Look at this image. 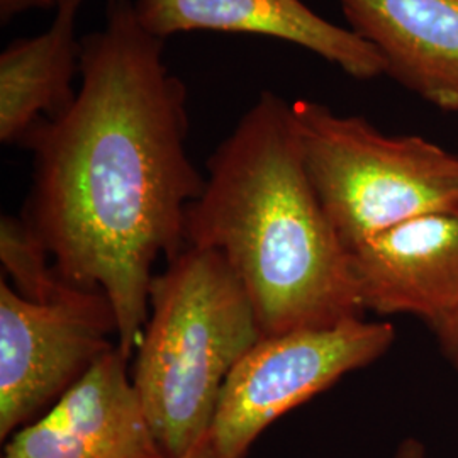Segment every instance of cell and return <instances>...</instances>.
I'll use <instances>...</instances> for the list:
<instances>
[{
  "instance_id": "cell-2",
  "label": "cell",
  "mask_w": 458,
  "mask_h": 458,
  "mask_svg": "<svg viewBox=\"0 0 458 458\" xmlns=\"http://www.w3.org/2000/svg\"><path fill=\"white\" fill-rule=\"evenodd\" d=\"M206 168L185 217V245L226 260L263 336L365 318L350 250L302 164L291 104L262 92Z\"/></svg>"
},
{
  "instance_id": "cell-15",
  "label": "cell",
  "mask_w": 458,
  "mask_h": 458,
  "mask_svg": "<svg viewBox=\"0 0 458 458\" xmlns=\"http://www.w3.org/2000/svg\"><path fill=\"white\" fill-rule=\"evenodd\" d=\"M393 458H426V446L414 437L404 438L394 452Z\"/></svg>"
},
{
  "instance_id": "cell-1",
  "label": "cell",
  "mask_w": 458,
  "mask_h": 458,
  "mask_svg": "<svg viewBox=\"0 0 458 458\" xmlns=\"http://www.w3.org/2000/svg\"><path fill=\"white\" fill-rule=\"evenodd\" d=\"M134 0H107L82 39L81 89L64 114L21 143L33 183L21 219L65 284L107 295L130 359L149 314L157 260L185 248V217L206 185L187 155V87Z\"/></svg>"
},
{
  "instance_id": "cell-5",
  "label": "cell",
  "mask_w": 458,
  "mask_h": 458,
  "mask_svg": "<svg viewBox=\"0 0 458 458\" xmlns=\"http://www.w3.org/2000/svg\"><path fill=\"white\" fill-rule=\"evenodd\" d=\"M117 348L107 295L64 284L30 301L0 280V440L53 408Z\"/></svg>"
},
{
  "instance_id": "cell-3",
  "label": "cell",
  "mask_w": 458,
  "mask_h": 458,
  "mask_svg": "<svg viewBox=\"0 0 458 458\" xmlns=\"http://www.w3.org/2000/svg\"><path fill=\"white\" fill-rule=\"evenodd\" d=\"M263 338L240 278L214 250L185 246L155 276L131 380L166 458L211 429L233 369Z\"/></svg>"
},
{
  "instance_id": "cell-12",
  "label": "cell",
  "mask_w": 458,
  "mask_h": 458,
  "mask_svg": "<svg viewBox=\"0 0 458 458\" xmlns=\"http://www.w3.org/2000/svg\"><path fill=\"white\" fill-rule=\"evenodd\" d=\"M0 259L7 277L13 280L9 284L30 301H48L65 284L56 276L45 246L21 217H2Z\"/></svg>"
},
{
  "instance_id": "cell-8",
  "label": "cell",
  "mask_w": 458,
  "mask_h": 458,
  "mask_svg": "<svg viewBox=\"0 0 458 458\" xmlns=\"http://www.w3.org/2000/svg\"><path fill=\"white\" fill-rule=\"evenodd\" d=\"M117 346L33 423L4 445L2 458H166Z\"/></svg>"
},
{
  "instance_id": "cell-11",
  "label": "cell",
  "mask_w": 458,
  "mask_h": 458,
  "mask_svg": "<svg viewBox=\"0 0 458 458\" xmlns=\"http://www.w3.org/2000/svg\"><path fill=\"white\" fill-rule=\"evenodd\" d=\"M83 0H62L45 33L11 43L0 55V141L21 145L43 119H55L75 102L82 41L77 19Z\"/></svg>"
},
{
  "instance_id": "cell-14",
  "label": "cell",
  "mask_w": 458,
  "mask_h": 458,
  "mask_svg": "<svg viewBox=\"0 0 458 458\" xmlns=\"http://www.w3.org/2000/svg\"><path fill=\"white\" fill-rule=\"evenodd\" d=\"M62 0H0V19L5 24L17 14L33 9H56Z\"/></svg>"
},
{
  "instance_id": "cell-13",
  "label": "cell",
  "mask_w": 458,
  "mask_h": 458,
  "mask_svg": "<svg viewBox=\"0 0 458 458\" xmlns=\"http://www.w3.org/2000/svg\"><path fill=\"white\" fill-rule=\"evenodd\" d=\"M433 333L438 340L443 357L458 372V311L433 327Z\"/></svg>"
},
{
  "instance_id": "cell-4",
  "label": "cell",
  "mask_w": 458,
  "mask_h": 458,
  "mask_svg": "<svg viewBox=\"0 0 458 458\" xmlns=\"http://www.w3.org/2000/svg\"><path fill=\"white\" fill-rule=\"evenodd\" d=\"M291 109L306 174L348 250L414 216L457 208L458 155L308 98Z\"/></svg>"
},
{
  "instance_id": "cell-16",
  "label": "cell",
  "mask_w": 458,
  "mask_h": 458,
  "mask_svg": "<svg viewBox=\"0 0 458 458\" xmlns=\"http://www.w3.org/2000/svg\"><path fill=\"white\" fill-rule=\"evenodd\" d=\"M182 458H219L216 450H214L213 443L209 438V433L197 443L192 450H189Z\"/></svg>"
},
{
  "instance_id": "cell-7",
  "label": "cell",
  "mask_w": 458,
  "mask_h": 458,
  "mask_svg": "<svg viewBox=\"0 0 458 458\" xmlns=\"http://www.w3.org/2000/svg\"><path fill=\"white\" fill-rule=\"evenodd\" d=\"M363 312L437 327L458 311V206L420 214L350 250Z\"/></svg>"
},
{
  "instance_id": "cell-6",
  "label": "cell",
  "mask_w": 458,
  "mask_h": 458,
  "mask_svg": "<svg viewBox=\"0 0 458 458\" xmlns=\"http://www.w3.org/2000/svg\"><path fill=\"white\" fill-rule=\"evenodd\" d=\"M394 342L391 323L365 318L263 336L225 384L209 429L217 457L245 458L278 418L382 359Z\"/></svg>"
},
{
  "instance_id": "cell-10",
  "label": "cell",
  "mask_w": 458,
  "mask_h": 458,
  "mask_svg": "<svg viewBox=\"0 0 458 458\" xmlns=\"http://www.w3.org/2000/svg\"><path fill=\"white\" fill-rule=\"evenodd\" d=\"M350 30L378 51L394 81L458 111V0H340Z\"/></svg>"
},
{
  "instance_id": "cell-9",
  "label": "cell",
  "mask_w": 458,
  "mask_h": 458,
  "mask_svg": "<svg viewBox=\"0 0 458 458\" xmlns=\"http://www.w3.org/2000/svg\"><path fill=\"white\" fill-rule=\"evenodd\" d=\"M134 11L160 39L187 31L260 34L310 49L357 81L386 72L370 43L318 16L302 0H134Z\"/></svg>"
}]
</instances>
